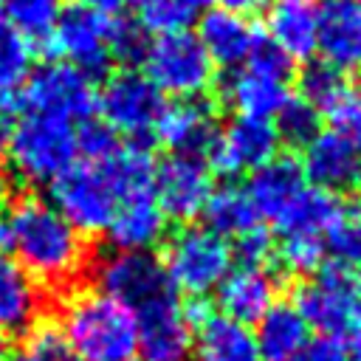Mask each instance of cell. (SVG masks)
<instances>
[{
  "mask_svg": "<svg viewBox=\"0 0 361 361\" xmlns=\"http://www.w3.org/2000/svg\"><path fill=\"white\" fill-rule=\"evenodd\" d=\"M8 197H11V175H8V169L0 164V212L6 209Z\"/></svg>",
  "mask_w": 361,
  "mask_h": 361,
  "instance_id": "47",
  "label": "cell"
},
{
  "mask_svg": "<svg viewBox=\"0 0 361 361\" xmlns=\"http://www.w3.org/2000/svg\"><path fill=\"white\" fill-rule=\"evenodd\" d=\"M257 34L259 31L251 25V20L245 14L223 8V6H212L197 20V34L195 37L200 39L212 65L240 68L248 59Z\"/></svg>",
  "mask_w": 361,
  "mask_h": 361,
  "instance_id": "17",
  "label": "cell"
},
{
  "mask_svg": "<svg viewBox=\"0 0 361 361\" xmlns=\"http://www.w3.org/2000/svg\"><path fill=\"white\" fill-rule=\"evenodd\" d=\"M243 65L257 71V73H265V76H274V79H285V82L293 76V59L268 34H257L254 48H251V54H248V59Z\"/></svg>",
  "mask_w": 361,
  "mask_h": 361,
  "instance_id": "37",
  "label": "cell"
},
{
  "mask_svg": "<svg viewBox=\"0 0 361 361\" xmlns=\"http://www.w3.org/2000/svg\"><path fill=\"white\" fill-rule=\"evenodd\" d=\"M17 107H14V96L11 99H0V152H6L8 141H11V133H14V124H17Z\"/></svg>",
  "mask_w": 361,
  "mask_h": 361,
  "instance_id": "42",
  "label": "cell"
},
{
  "mask_svg": "<svg viewBox=\"0 0 361 361\" xmlns=\"http://www.w3.org/2000/svg\"><path fill=\"white\" fill-rule=\"evenodd\" d=\"M212 166L206 158L197 155H180L172 152L161 164H155V180H152V195L166 214V220H195L209 195H212Z\"/></svg>",
  "mask_w": 361,
  "mask_h": 361,
  "instance_id": "12",
  "label": "cell"
},
{
  "mask_svg": "<svg viewBox=\"0 0 361 361\" xmlns=\"http://www.w3.org/2000/svg\"><path fill=\"white\" fill-rule=\"evenodd\" d=\"M347 93V76L324 59H310L299 71V99H305L319 113H330Z\"/></svg>",
  "mask_w": 361,
  "mask_h": 361,
  "instance_id": "29",
  "label": "cell"
},
{
  "mask_svg": "<svg viewBox=\"0 0 361 361\" xmlns=\"http://www.w3.org/2000/svg\"><path fill=\"white\" fill-rule=\"evenodd\" d=\"M195 358L192 361H262L254 333L223 313H206L195 327Z\"/></svg>",
  "mask_w": 361,
  "mask_h": 361,
  "instance_id": "24",
  "label": "cell"
},
{
  "mask_svg": "<svg viewBox=\"0 0 361 361\" xmlns=\"http://www.w3.org/2000/svg\"><path fill=\"white\" fill-rule=\"evenodd\" d=\"M8 355H11L8 353V336L0 330V361H8Z\"/></svg>",
  "mask_w": 361,
  "mask_h": 361,
  "instance_id": "49",
  "label": "cell"
},
{
  "mask_svg": "<svg viewBox=\"0 0 361 361\" xmlns=\"http://www.w3.org/2000/svg\"><path fill=\"white\" fill-rule=\"evenodd\" d=\"M350 361H361V358H350Z\"/></svg>",
  "mask_w": 361,
  "mask_h": 361,
  "instance_id": "53",
  "label": "cell"
},
{
  "mask_svg": "<svg viewBox=\"0 0 361 361\" xmlns=\"http://www.w3.org/2000/svg\"><path fill=\"white\" fill-rule=\"evenodd\" d=\"M144 68L147 79L175 99H200L214 85V65L189 28L149 39Z\"/></svg>",
  "mask_w": 361,
  "mask_h": 361,
  "instance_id": "8",
  "label": "cell"
},
{
  "mask_svg": "<svg viewBox=\"0 0 361 361\" xmlns=\"http://www.w3.org/2000/svg\"><path fill=\"white\" fill-rule=\"evenodd\" d=\"M11 228L14 259L37 279V285L62 288L85 271V237L42 197L25 195L6 212Z\"/></svg>",
  "mask_w": 361,
  "mask_h": 361,
  "instance_id": "1",
  "label": "cell"
},
{
  "mask_svg": "<svg viewBox=\"0 0 361 361\" xmlns=\"http://www.w3.org/2000/svg\"><path fill=\"white\" fill-rule=\"evenodd\" d=\"M14 107L17 113L59 116L76 124L96 113V87L73 65L54 59L28 73L20 93H14Z\"/></svg>",
  "mask_w": 361,
  "mask_h": 361,
  "instance_id": "9",
  "label": "cell"
},
{
  "mask_svg": "<svg viewBox=\"0 0 361 361\" xmlns=\"http://www.w3.org/2000/svg\"><path fill=\"white\" fill-rule=\"evenodd\" d=\"M34 71V45L0 23V99H11Z\"/></svg>",
  "mask_w": 361,
  "mask_h": 361,
  "instance_id": "31",
  "label": "cell"
},
{
  "mask_svg": "<svg viewBox=\"0 0 361 361\" xmlns=\"http://www.w3.org/2000/svg\"><path fill=\"white\" fill-rule=\"evenodd\" d=\"M316 51L347 73H361V0H319Z\"/></svg>",
  "mask_w": 361,
  "mask_h": 361,
  "instance_id": "15",
  "label": "cell"
},
{
  "mask_svg": "<svg viewBox=\"0 0 361 361\" xmlns=\"http://www.w3.org/2000/svg\"><path fill=\"white\" fill-rule=\"evenodd\" d=\"M223 8H231V11H251V8H257V6H265L268 0H217Z\"/></svg>",
  "mask_w": 361,
  "mask_h": 361,
  "instance_id": "45",
  "label": "cell"
},
{
  "mask_svg": "<svg viewBox=\"0 0 361 361\" xmlns=\"http://www.w3.org/2000/svg\"><path fill=\"white\" fill-rule=\"evenodd\" d=\"M274 118H276L274 127H276L279 141H285L290 147H305L310 138H316L322 133V113L299 96H290Z\"/></svg>",
  "mask_w": 361,
  "mask_h": 361,
  "instance_id": "32",
  "label": "cell"
},
{
  "mask_svg": "<svg viewBox=\"0 0 361 361\" xmlns=\"http://www.w3.org/2000/svg\"><path fill=\"white\" fill-rule=\"evenodd\" d=\"M59 14H62V0H6L3 3V17L8 20V28H14L31 45L48 42Z\"/></svg>",
  "mask_w": 361,
  "mask_h": 361,
  "instance_id": "30",
  "label": "cell"
},
{
  "mask_svg": "<svg viewBox=\"0 0 361 361\" xmlns=\"http://www.w3.org/2000/svg\"><path fill=\"white\" fill-rule=\"evenodd\" d=\"M324 257H327L324 240L322 237H305V234L282 237V245L276 251L282 271L290 276H302V279L316 274L324 265Z\"/></svg>",
  "mask_w": 361,
  "mask_h": 361,
  "instance_id": "33",
  "label": "cell"
},
{
  "mask_svg": "<svg viewBox=\"0 0 361 361\" xmlns=\"http://www.w3.org/2000/svg\"><path fill=\"white\" fill-rule=\"evenodd\" d=\"M96 279L99 290L121 302L133 316L178 305L180 296L152 251H113L99 262Z\"/></svg>",
  "mask_w": 361,
  "mask_h": 361,
  "instance_id": "6",
  "label": "cell"
},
{
  "mask_svg": "<svg viewBox=\"0 0 361 361\" xmlns=\"http://www.w3.org/2000/svg\"><path fill=\"white\" fill-rule=\"evenodd\" d=\"M307 186L302 164L293 155H274L268 164L251 172L245 195L251 197L259 220L276 223V217L293 203V197Z\"/></svg>",
  "mask_w": 361,
  "mask_h": 361,
  "instance_id": "19",
  "label": "cell"
},
{
  "mask_svg": "<svg viewBox=\"0 0 361 361\" xmlns=\"http://www.w3.org/2000/svg\"><path fill=\"white\" fill-rule=\"evenodd\" d=\"M0 23H3V3H0Z\"/></svg>",
  "mask_w": 361,
  "mask_h": 361,
  "instance_id": "52",
  "label": "cell"
},
{
  "mask_svg": "<svg viewBox=\"0 0 361 361\" xmlns=\"http://www.w3.org/2000/svg\"><path fill=\"white\" fill-rule=\"evenodd\" d=\"M161 262L178 293L203 299L231 271L234 254L226 237L209 231L206 226H186L169 237Z\"/></svg>",
  "mask_w": 361,
  "mask_h": 361,
  "instance_id": "5",
  "label": "cell"
},
{
  "mask_svg": "<svg viewBox=\"0 0 361 361\" xmlns=\"http://www.w3.org/2000/svg\"><path fill=\"white\" fill-rule=\"evenodd\" d=\"M324 251L336 265H361V214L344 209V214L324 231Z\"/></svg>",
  "mask_w": 361,
  "mask_h": 361,
  "instance_id": "34",
  "label": "cell"
},
{
  "mask_svg": "<svg viewBox=\"0 0 361 361\" xmlns=\"http://www.w3.org/2000/svg\"><path fill=\"white\" fill-rule=\"evenodd\" d=\"M59 330L76 361H135L138 322L102 290H76L65 299Z\"/></svg>",
  "mask_w": 361,
  "mask_h": 361,
  "instance_id": "2",
  "label": "cell"
},
{
  "mask_svg": "<svg viewBox=\"0 0 361 361\" xmlns=\"http://www.w3.org/2000/svg\"><path fill=\"white\" fill-rule=\"evenodd\" d=\"M138 322V355L141 361H189L192 324L178 305H166L135 316Z\"/></svg>",
  "mask_w": 361,
  "mask_h": 361,
  "instance_id": "21",
  "label": "cell"
},
{
  "mask_svg": "<svg viewBox=\"0 0 361 361\" xmlns=\"http://www.w3.org/2000/svg\"><path fill=\"white\" fill-rule=\"evenodd\" d=\"M279 135L276 127L265 118H248V116H234L217 135L212 152H209V166H214L220 175H245L268 164L274 155H279Z\"/></svg>",
  "mask_w": 361,
  "mask_h": 361,
  "instance_id": "13",
  "label": "cell"
},
{
  "mask_svg": "<svg viewBox=\"0 0 361 361\" xmlns=\"http://www.w3.org/2000/svg\"><path fill=\"white\" fill-rule=\"evenodd\" d=\"M8 251H11V228H8L6 212H0V254L8 257Z\"/></svg>",
  "mask_w": 361,
  "mask_h": 361,
  "instance_id": "46",
  "label": "cell"
},
{
  "mask_svg": "<svg viewBox=\"0 0 361 361\" xmlns=\"http://www.w3.org/2000/svg\"><path fill=\"white\" fill-rule=\"evenodd\" d=\"M104 234L116 251H149L166 234V214L152 192L133 195L116 206Z\"/></svg>",
  "mask_w": 361,
  "mask_h": 361,
  "instance_id": "20",
  "label": "cell"
},
{
  "mask_svg": "<svg viewBox=\"0 0 361 361\" xmlns=\"http://www.w3.org/2000/svg\"><path fill=\"white\" fill-rule=\"evenodd\" d=\"M347 353H350V358H361V316L353 322V327L347 330Z\"/></svg>",
  "mask_w": 361,
  "mask_h": 361,
  "instance_id": "44",
  "label": "cell"
},
{
  "mask_svg": "<svg viewBox=\"0 0 361 361\" xmlns=\"http://www.w3.org/2000/svg\"><path fill=\"white\" fill-rule=\"evenodd\" d=\"M76 6H85V8H93V11H102V14H116L127 0H73Z\"/></svg>",
  "mask_w": 361,
  "mask_h": 361,
  "instance_id": "43",
  "label": "cell"
},
{
  "mask_svg": "<svg viewBox=\"0 0 361 361\" xmlns=\"http://www.w3.org/2000/svg\"><path fill=\"white\" fill-rule=\"evenodd\" d=\"M203 220H206V228L220 234V237H240L245 231H251L254 226H259V214L251 203V197L245 195L243 186H234V183H226L220 189H212L206 206H203Z\"/></svg>",
  "mask_w": 361,
  "mask_h": 361,
  "instance_id": "28",
  "label": "cell"
},
{
  "mask_svg": "<svg viewBox=\"0 0 361 361\" xmlns=\"http://www.w3.org/2000/svg\"><path fill=\"white\" fill-rule=\"evenodd\" d=\"M344 214V206L336 195L324 192V189H316V186H305L293 203L276 217L274 228L282 234V237H296V234H305V237H324V231Z\"/></svg>",
  "mask_w": 361,
  "mask_h": 361,
  "instance_id": "27",
  "label": "cell"
},
{
  "mask_svg": "<svg viewBox=\"0 0 361 361\" xmlns=\"http://www.w3.org/2000/svg\"><path fill=\"white\" fill-rule=\"evenodd\" d=\"M14 175L28 186H48L76 164V124L59 116L20 113L6 147Z\"/></svg>",
  "mask_w": 361,
  "mask_h": 361,
  "instance_id": "3",
  "label": "cell"
},
{
  "mask_svg": "<svg viewBox=\"0 0 361 361\" xmlns=\"http://www.w3.org/2000/svg\"><path fill=\"white\" fill-rule=\"evenodd\" d=\"M305 180L330 195H347L361 186V149L338 130H322L305 144Z\"/></svg>",
  "mask_w": 361,
  "mask_h": 361,
  "instance_id": "14",
  "label": "cell"
},
{
  "mask_svg": "<svg viewBox=\"0 0 361 361\" xmlns=\"http://www.w3.org/2000/svg\"><path fill=\"white\" fill-rule=\"evenodd\" d=\"M293 307L319 336H347L361 316V279L353 268L324 262L293 293Z\"/></svg>",
  "mask_w": 361,
  "mask_h": 361,
  "instance_id": "7",
  "label": "cell"
},
{
  "mask_svg": "<svg viewBox=\"0 0 361 361\" xmlns=\"http://www.w3.org/2000/svg\"><path fill=\"white\" fill-rule=\"evenodd\" d=\"M42 313V290L37 279L14 259L0 254V330L25 336Z\"/></svg>",
  "mask_w": 361,
  "mask_h": 361,
  "instance_id": "22",
  "label": "cell"
},
{
  "mask_svg": "<svg viewBox=\"0 0 361 361\" xmlns=\"http://www.w3.org/2000/svg\"><path fill=\"white\" fill-rule=\"evenodd\" d=\"M223 96H226L228 107H234L237 116L271 121L290 99V87L285 79H274V76L257 73L251 68H240L237 73L228 76Z\"/></svg>",
  "mask_w": 361,
  "mask_h": 361,
  "instance_id": "25",
  "label": "cell"
},
{
  "mask_svg": "<svg viewBox=\"0 0 361 361\" xmlns=\"http://www.w3.org/2000/svg\"><path fill=\"white\" fill-rule=\"evenodd\" d=\"M164 107V93L147 79V73L135 68L110 73L96 93V110L102 113V121L116 133H127L130 138H147L155 130Z\"/></svg>",
  "mask_w": 361,
  "mask_h": 361,
  "instance_id": "11",
  "label": "cell"
},
{
  "mask_svg": "<svg viewBox=\"0 0 361 361\" xmlns=\"http://www.w3.org/2000/svg\"><path fill=\"white\" fill-rule=\"evenodd\" d=\"M319 0H268L265 34L296 62L316 51Z\"/></svg>",
  "mask_w": 361,
  "mask_h": 361,
  "instance_id": "23",
  "label": "cell"
},
{
  "mask_svg": "<svg viewBox=\"0 0 361 361\" xmlns=\"http://www.w3.org/2000/svg\"><path fill=\"white\" fill-rule=\"evenodd\" d=\"M158 141L180 155H197L206 158L220 135L214 110L200 99H178L175 104H166L155 130Z\"/></svg>",
  "mask_w": 361,
  "mask_h": 361,
  "instance_id": "16",
  "label": "cell"
},
{
  "mask_svg": "<svg viewBox=\"0 0 361 361\" xmlns=\"http://www.w3.org/2000/svg\"><path fill=\"white\" fill-rule=\"evenodd\" d=\"M285 361H350V353H347L344 338H338V336H316V338H307Z\"/></svg>",
  "mask_w": 361,
  "mask_h": 361,
  "instance_id": "41",
  "label": "cell"
},
{
  "mask_svg": "<svg viewBox=\"0 0 361 361\" xmlns=\"http://www.w3.org/2000/svg\"><path fill=\"white\" fill-rule=\"evenodd\" d=\"M116 14H102L85 6H62V14L45 42L48 54L62 56V62L82 71L87 79L107 76L113 56H110V23Z\"/></svg>",
  "mask_w": 361,
  "mask_h": 361,
  "instance_id": "10",
  "label": "cell"
},
{
  "mask_svg": "<svg viewBox=\"0 0 361 361\" xmlns=\"http://www.w3.org/2000/svg\"><path fill=\"white\" fill-rule=\"evenodd\" d=\"M110 56L113 62H124V65H138L147 56L149 48V31L138 23V20H127V17H113L110 23Z\"/></svg>",
  "mask_w": 361,
  "mask_h": 361,
  "instance_id": "35",
  "label": "cell"
},
{
  "mask_svg": "<svg viewBox=\"0 0 361 361\" xmlns=\"http://www.w3.org/2000/svg\"><path fill=\"white\" fill-rule=\"evenodd\" d=\"M127 3H133L135 8H144V6H149V3H155V0H127Z\"/></svg>",
  "mask_w": 361,
  "mask_h": 361,
  "instance_id": "51",
  "label": "cell"
},
{
  "mask_svg": "<svg viewBox=\"0 0 361 361\" xmlns=\"http://www.w3.org/2000/svg\"><path fill=\"white\" fill-rule=\"evenodd\" d=\"M8 361H31V358H28L25 353H20V350H17L14 355H8Z\"/></svg>",
  "mask_w": 361,
  "mask_h": 361,
  "instance_id": "50",
  "label": "cell"
},
{
  "mask_svg": "<svg viewBox=\"0 0 361 361\" xmlns=\"http://www.w3.org/2000/svg\"><path fill=\"white\" fill-rule=\"evenodd\" d=\"M116 149H118V135L110 124H104L96 116L76 121V155L96 164V161L110 158Z\"/></svg>",
  "mask_w": 361,
  "mask_h": 361,
  "instance_id": "36",
  "label": "cell"
},
{
  "mask_svg": "<svg viewBox=\"0 0 361 361\" xmlns=\"http://www.w3.org/2000/svg\"><path fill=\"white\" fill-rule=\"evenodd\" d=\"M51 206L85 237L107 231L121 195L110 178L104 161H76L59 178L48 183Z\"/></svg>",
  "mask_w": 361,
  "mask_h": 361,
  "instance_id": "4",
  "label": "cell"
},
{
  "mask_svg": "<svg viewBox=\"0 0 361 361\" xmlns=\"http://www.w3.org/2000/svg\"><path fill=\"white\" fill-rule=\"evenodd\" d=\"M231 254L240 265H268V259L274 254L271 231H265L262 226H254L251 231L237 237V243L231 245Z\"/></svg>",
  "mask_w": 361,
  "mask_h": 361,
  "instance_id": "39",
  "label": "cell"
},
{
  "mask_svg": "<svg viewBox=\"0 0 361 361\" xmlns=\"http://www.w3.org/2000/svg\"><path fill=\"white\" fill-rule=\"evenodd\" d=\"M254 341L262 361H285L307 341V324L293 302H274L257 322Z\"/></svg>",
  "mask_w": 361,
  "mask_h": 361,
  "instance_id": "26",
  "label": "cell"
},
{
  "mask_svg": "<svg viewBox=\"0 0 361 361\" xmlns=\"http://www.w3.org/2000/svg\"><path fill=\"white\" fill-rule=\"evenodd\" d=\"M333 118V130H338L341 135H347L358 149H361V90H353L327 113Z\"/></svg>",
  "mask_w": 361,
  "mask_h": 361,
  "instance_id": "40",
  "label": "cell"
},
{
  "mask_svg": "<svg viewBox=\"0 0 361 361\" xmlns=\"http://www.w3.org/2000/svg\"><path fill=\"white\" fill-rule=\"evenodd\" d=\"M141 11V25L147 31H155V34H172V31H186L195 11H189L180 0H155Z\"/></svg>",
  "mask_w": 361,
  "mask_h": 361,
  "instance_id": "38",
  "label": "cell"
},
{
  "mask_svg": "<svg viewBox=\"0 0 361 361\" xmlns=\"http://www.w3.org/2000/svg\"><path fill=\"white\" fill-rule=\"evenodd\" d=\"M189 11H203V8H212V3H217V0H180Z\"/></svg>",
  "mask_w": 361,
  "mask_h": 361,
  "instance_id": "48",
  "label": "cell"
},
{
  "mask_svg": "<svg viewBox=\"0 0 361 361\" xmlns=\"http://www.w3.org/2000/svg\"><path fill=\"white\" fill-rule=\"evenodd\" d=\"M214 299L223 316L251 327L276 302V279L265 265H240L223 276Z\"/></svg>",
  "mask_w": 361,
  "mask_h": 361,
  "instance_id": "18",
  "label": "cell"
}]
</instances>
